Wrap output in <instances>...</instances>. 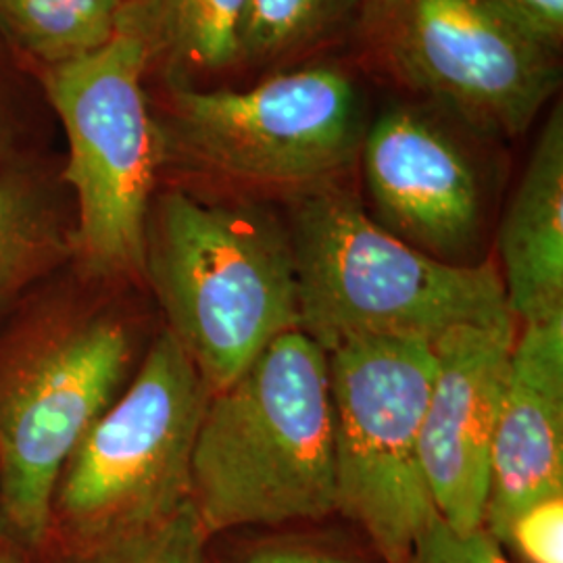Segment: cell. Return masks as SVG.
<instances>
[{
  "mask_svg": "<svg viewBox=\"0 0 563 563\" xmlns=\"http://www.w3.org/2000/svg\"><path fill=\"white\" fill-rule=\"evenodd\" d=\"M205 532L320 520L336 511L328 353L301 330L205 407L190 465Z\"/></svg>",
  "mask_w": 563,
  "mask_h": 563,
  "instance_id": "6da1fadb",
  "label": "cell"
},
{
  "mask_svg": "<svg viewBox=\"0 0 563 563\" xmlns=\"http://www.w3.org/2000/svg\"><path fill=\"white\" fill-rule=\"evenodd\" d=\"M144 274L211 395L299 330L288 225L257 205L163 192L146 222Z\"/></svg>",
  "mask_w": 563,
  "mask_h": 563,
  "instance_id": "7a4b0ae2",
  "label": "cell"
},
{
  "mask_svg": "<svg viewBox=\"0 0 563 563\" xmlns=\"http://www.w3.org/2000/svg\"><path fill=\"white\" fill-rule=\"evenodd\" d=\"M299 330L325 353L367 339L434 342L509 311L493 263L437 260L369 218L336 181L299 190L288 220Z\"/></svg>",
  "mask_w": 563,
  "mask_h": 563,
  "instance_id": "3957f363",
  "label": "cell"
},
{
  "mask_svg": "<svg viewBox=\"0 0 563 563\" xmlns=\"http://www.w3.org/2000/svg\"><path fill=\"white\" fill-rule=\"evenodd\" d=\"M211 390L169 332L63 465L51 528L69 551L162 522L190 501V465Z\"/></svg>",
  "mask_w": 563,
  "mask_h": 563,
  "instance_id": "277c9868",
  "label": "cell"
},
{
  "mask_svg": "<svg viewBox=\"0 0 563 563\" xmlns=\"http://www.w3.org/2000/svg\"><path fill=\"white\" fill-rule=\"evenodd\" d=\"M148 65L144 42L118 30L99 51L44 74L69 144L63 176L78 205L71 246L104 278L144 274L146 222L167 155L144 92Z\"/></svg>",
  "mask_w": 563,
  "mask_h": 563,
  "instance_id": "5b68a950",
  "label": "cell"
},
{
  "mask_svg": "<svg viewBox=\"0 0 563 563\" xmlns=\"http://www.w3.org/2000/svg\"><path fill=\"white\" fill-rule=\"evenodd\" d=\"M386 69L470 134H523L562 80L560 51L490 0H365Z\"/></svg>",
  "mask_w": 563,
  "mask_h": 563,
  "instance_id": "8992f818",
  "label": "cell"
},
{
  "mask_svg": "<svg viewBox=\"0 0 563 563\" xmlns=\"http://www.w3.org/2000/svg\"><path fill=\"white\" fill-rule=\"evenodd\" d=\"M360 84L339 65L282 71L246 90L172 84L159 121L165 153L232 180L307 190L360 159L367 128Z\"/></svg>",
  "mask_w": 563,
  "mask_h": 563,
  "instance_id": "52a82bcc",
  "label": "cell"
},
{
  "mask_svg": "<svg viewBox=\"0 0 563 563\" xmlns=\"http://www.w3.org/2000/svg\"><path fill=\"white\" fill-rule=\"evenodd\" d=\"M328 362L336 511L362 526L384 563H407L439 518L420 455L432 342H346Z\"/></svg>",
  "mask_w": 563,
  "mask_h": 563,
  "instance_id": "ba28073f",
  "label": "cell"
},
{
  "mask_svg": "<svg viewBox=\"0 0 563 563\" xmlns=\"http://www.w3.org/2000/svg\"><path fill=\"white\" fill-rule=\"evenodd\" d=\"M130 365L120 323H63L25 342L0 367V511L21 543L51 532L63 465L113 402Z\"/></svg>",
  "mask_w": 563,
  "mask_h": 563,
  "instance_id": "9c48e42d",
  "label": "cell"
},
{
  "mask_svg": "<svg viewBox=\"0 0 563 563\" xmlns=\"http://www.w3.org/2000/svg\"><path fill=\"white\" fill-rule=\"evenodd\" d=\"M460 130L430 104H395L367 123L360 151L378 223L443 262L470 249L483 223L481 174Z\"/></svg>",
  "mask_w": 563,
  "mask_h": 563,
  "instance_id": "30bf717a",
  "label": "cell"
},
{
  "mask_svg": "<svg viewBox=\"0 0 563 563\" xmlns=\"http://www.w3.org/2000/svg\"><path fill=\"white\" fill-rule=\"evenodd\" d=\"M514 320L505 311L460 323L432 342L434 376L420 455L434 507L457 534L484 528L490 449L516 344Z\"/></svg>",
  "mask_w": 563,
  "mask_h": 563,
  "instance_id": "8fae6325",
  "label": "cell"
},
{
  "mask_svg": "<svg viewBox=\"0 0 563 563\" xmlns=\"http://www.w3.org/2000/svg\"><path fill=\"white\" fill-rule=\"evenodd\" d=\"M563 495V313L523 323L490 449L484 530L497 541L523 507Z\"/></svg>",
  "mask_w": 563,
  "mask_h": 563,
  "instance_id": "7c38bea8",
  "label": "cell"
},
{
  "mask_svg": "<svg viewBox=\"0 0 563 563\" xmlns=\"http://www.w3.org/2000/svg\"><path fill=\"white\" fill-rule=\"evenodd\" d=\"M505 301L516 320L563 313V109L549 113L501 230Z\"/></svg>",
  "mask_w": 563,
  "mask_h": 563,
  "instance_id": "4fadbf2b",
  "label": "cell"
},
{
  "mask_svg": "<svg viewBox=\"0 0 563 563\" xmlns=\"http://www.w3.org/2000/svg\"><path fill=\"white\" fill-rule=\"evenodd\" d=\"M246 9L249 0H125L118 30L180 76L222 74L241 60Z\"/></svg>",
  "mask_w": 563,
  "mask_h": 563,
  "instance_id": "5bb4252c",
  "label": "cell"
},
{
  "mask_svg": "<svg viewBox=\"0 0 563 563\" xmlns=\"http://www.w3.org/2000/svg\"><path fill=\"white\" fill-rule=\"evenodd\" d=\"M125 0H0V32L51 65L80 59L118 34Z\"/></svg>",
  "mask_w": 563,
  "mask_h": 563,
  "instance_id": "9a60e30c",
  "label": "cell"
},
{
  "mask_svg": "<svg viewBox=\"0 0 563 563\" xmlns=\"http://www.w3.org/2000/svg\"><path fill=\"white\" fill-rule=\"evenodd\" d=\"M365 0H249L239 65H274L339 36L362 20Z\"/></svg>",
  "mask_w": 563,
  "mask_h": 563,
  "instance_id": "2e32d148",
  "label": "cell"
},
{
  "mask_svg": "<svg viewBox=\"0 0 563 563\" xmlns=\"http://www.w3.org/2000/svg\"><path fill=\"white\" fill-rule=\"evenodd\" d=\"M59 222L32 181L0 180V302L18 295L65 253Z\"/></svg>",
  "mask_w": 563,
  "mask_h": 563,
  "instance_id": "e0dca14e",
  "label": "cell"
},
{
  "mask_svg": "<svg viewBox=\"0 0 563 563\" xmlns=\"http://www.w3.org/2000/svg\"><path fill=\"white\" fill-rule=\"evenodd\" d=\"M207 539L195 505L186 501L162 522L69 551L67 563H205Z\"/></svg>",
  "mask_w": 563,
  "mask_h": 563,
  "instance_id": "ac0fdd59",
  "label": "cell"
},
{
  "mask_svg": "<svg viewBox=\"0 0 563 563\" xmlns=\"http://www.w3.org/2000/svg\"><path fill=\"white\" fill-rule=\"evenodd\" d=\"M499 543L509 544L526 563H563V495L523 507Z\"/></svg>",
  "mask_w": 563,
  "mask_h": 563,
  "instance_id": "d6986e66",
  "label": "cell"
},
{
  "mask_svg": "<svg viewBox=\"0 0 563 563\" xmlns=\"http://www.w3.org/2000/svg\"><path fill=\"white\" fill-rule=\"evenodd\" d=\"M407 563H511L490 532L478 528L470 534H457L441 516L423 530Z\"/></svg>",
  "mask_w": 563,
  "mask_h": 563,
  "instance_id": "ffe728a7",
  "label": "cell"
},
{
  "mask_svg": "<svg viewBox=\"0 0 563 563\" xmlns=\"http://www.w3.org/2000/svg\"><path fill=\"white\" fill-rule=\"evenodd\" d=\"M507 15L520 21L534 36L562 51L563 0H490Z\"/></svg>",
  "mask_w": 563,
  "mask_h": 563,
  "instance_id": "44dd1931",
  "label": "cell"
},
{
  "mask_svg": "<svg viewBox=\"0 0 563 563\" xmlns=\"http://www.w3.org/2000/svg\"><path fill=\"white\" fill-rule=\"evenodd\" d=\"M244 563H351L339 555H332L322 549L284 544V547H265L255 551Z\"/></svg>",
  "mask_w": 563,
  "mask_h": 563,
  "instance_id": "7402d4cb",
  "label": "cell"
},
{
  "mask_svg": "<svg viewBox=\"0 0 563 563\" xmlns=\"http://www.w3.org/2000/svg\"><path fill=\"white\" fill-rule=\"evenodd\" d=\"M2 523L4 522H2V511H0V530H2Z\"/></svg>",
  "mask_w": 563,
  "mask_h": 563,
  "instance_id": "603a6c76",
  "label": "cell"
},
{
  "mask_svg": "<svg viewBox=\"0 0 563 563\" xmlns=\"http://www.w3.org/2000/svg\"><path fill=\"white\" fill-rule=\"evenodd\" d=\"M0 563H11L9 560H4V558H0Z\"/></svg>",
  "mask_w": 563,
  "mask_h": 563,
  "instance_id": "cb8c5ba5",
  "label": "cell"
}]
</instances>
